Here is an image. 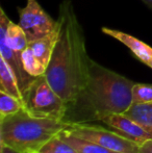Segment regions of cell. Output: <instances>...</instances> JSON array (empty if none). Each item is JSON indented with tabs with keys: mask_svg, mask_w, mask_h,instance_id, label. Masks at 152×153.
Instances as JSON below:
<instances>
[{
	"mask_svg": "<svg viewBox=\"0 0 152 153\" xmlns=\"http://www.w3.org/2000/svg\"><path fill=\"white\" fill-rule=\"evenodd\" d=\"M57 22L59 40L44 75L56 94L69 103L89 79L91 59L83 29L70 0H64L59 5Z\"/></svg>",
	"mask_w": 152,
	"mask_h": 153,
	"instance_id": "obj_1",
	"label": "cell"
},
{
	"mask_svg": "<svg viewBox=\"0 0 152 153\" xmlns=\"http://www.w3.org/2000/svg\"><path fill=\"white\" fill-rule=\"evenodd\" d=\"M132 80L91 59L83 89L67 103L62 121L73 124L101 122L112 114L125 113L132 104Z\"/></svg>",
	"mask_w": 152,
	"mask_h": 153,
	"instance_id": "obj_2",
	"label": "cell"
},
{
	"mask_svg": "<svg viewBox=\"0 0 152 153\" xmlns=\"http://www.w3.org/2000/svg\"><path fill=\"white\" fill-rule=\"evenodd\" d=\"M69 126L59 119L33 116L23 107L0 118V143L23 153H38L44 144Z\"/></svg>",
	"mask_w": 152,
	"mask_h": 153,
	"instance_id": "obj_3",
	"label": "cell"
},
{
	"mask_svg": "<svg viewBox=\"0 0 152 153\" xmlns=\"http://www.w3.org/2000/svg\"><path fill=\"white\" fill-rule=\"evenodd\" d=\"M23 104L33 116L59 120L63 119L67 108V103L52 89L45 75L36 77L23 93Z\"/></svg>",
	"mask_w": 152,
	"mask_h": 153,
	"instance_id": "obj_4",
	"label": "cell"
},
{
	"mask_svg": "<svg viewBox=\"0 0 152 153\" xmlns=\"http://www.w3.org/2000/svg\"><path fill=\"white\" fill-rule=\"evenodd\" d=\"M67 129L74 135L94 142L113 151L121 153H139L140 151V144L123 137L108 127L105 128L100 125L85 123L70 125Z\"/></svg>",
	"mask_w": 152,
	"mask_h": 153,
	"instance_id": "obj_5",
	"label": "cell"
},
{
	"mask_svg": "<svg viewBox=\"0 0 152 153\" xmlns=\"http://www.w3.org/2000/svg\"><path fill=\"white\" fill-rule=\"evenodd\" d=\"M19 15V24L24 30L29 43L54 31L59 26L57 21L53 20L43 10L37 0H27L26 5L20 8Z\"/></svg>",
	"mask_w": 152,
	"mask_h": 153,
	"instance_id": "obj_6",
	"label": "cell"
},
{
	"mask_svg": "<svg viewBox=\"0 0 152 153\" xmlns=\"http://www.w3.org/2000/svg\"><path fill=\"white\" fill-rule=\"evenodd\" d=\"M101 122L104 125H106L108 128L117 131L121 135L140 144V145L152 139L151 133H149L142 125H140L138 122L126 116L124 113L108 115L105 118H103Z\"/></svg>",
	"mask_w": 152,
	"mask_h": 153,
	"instance_id": "obj_7",
	"label": "cell"
},
{
	"mask_svg": "<svg viewBox=\"0 0 152 153\" xmlns=\"http://www.w3.org/2000/svg\"><path fill=\"white\" fill-rule=\"evenodd\" d=\"M0 41L17 52H22L29 43L20 24L10 21L3 8H0Z\"/></svg>",
	"mask_w": 152,
	"mask_h": 153,
	"instance_id": "obj_8",
	"label": "cell"
},
{
	"mask_svg": "<svg viewBox=\"0 0 152 153\" xmlns=\"http://www.w3.org/2000/svg\"><path fill=\"white\" fill-rule=\"evenodd\" d=\"M0 56L12 68L13 72L17 78V81H18L19 88H20L23 95V93L33 82L36 77L29 75L25 71L22 64V59H21V52H17V51L13 50L3 41H0Z\"/></svg>",
	"mask_w": 152,
	"mask_h": 153,
	"instance_id": "obj_9",
	"label": "cell"
},
{
	"mask_svg": "<svg viewBox=\"0 0 152 153\" xmlns=\"http://www.w3.org/2000/svg\"><path fill=\"white\" fill-rule=\"evenodd\" d=\"M102 31L125 45L136 55V57L140 62H144L147 66L150 64V62L152 61V47L147 45L146 43L134 38L131 34L117 30V29H110L108 28V27H103Z\"/></svg>",
	"mask_w": 152,
	"mask_h": 153,
	"instance_id": "obj_10",
	"label": "cell"
},
{
	"mask_svg": "<svg viewBox=\"0 0 152 153\" xmlns=\"http://www.w3.org/2000/svg\"><path fill=\"white\" fill-rule=\"evenodd\" d=\"M59 28L57 26V28L54 31L50 32L49 34L43 36V38L28 43V46L31 48L33 52L40 59V62L44 66H46V69L51 59V56H52L57 40H59Z\"/></svg>",
	"mask_w": 152,
	"mask_h": 153,
	"instance_id": "obj_11",
	"label": "cell"
},
{
	"mask_svg": "<svg viewBox=\"0 0 152 153\" xmlns=\"http://www.w3.org/2000/svg\"><path fill=\"white\" fill-rule=\"evenodd\" d=\"M59 137L69 143L74 149L78 153H121V152H116L113 150H110L105 147L98 145V144L94 143V142L87 141L82 137H79L77 135H74L68 129H64L59 133Z\"/></svg>",
	"mask_w": 152,
	"mask_h": 153,
	"instance_id": "obj_12",
	"label": "cell"
},
{
	"mask_svg": "<svg viewBox=\"0 0 152 153\" xmlns=\"http://www.w3.org/2000/svg\"><path fill=\"white\" fill-rule=\"evenodd\" d=\"M0 91L20 99L23 102V95L19 88L18 81L7 62L0 56Z\"/></svg>",
	"mask_w": 152,
	"mask_h": 153,
	"instance_id": "obj_13",
	"label": "cell"
},
{
	"mask_svg": "<svg viewBox=\"0 0 152 153\" xmlns=\"http://www.w3.org/2000/svg\"><path fill=\"white\" fill-rule=\"evenodd\" d=\"M124 114L142 125L152 134V102L131 104Z\"/></svg>",
	"mask_w": 152,
	"mask_h": 153,
	"instance_id": "obj_14",
	"label": "cell"
},
{
	"mask_svg": "<svg viewBox=\"0 0 152 153\" xmlns=\"http://www.w3.org/2000/svg\"><path fill=\"white\" fill-rule=\"evenodd\" d=\"M21 59H22V64L25 71L29 75H31V76H42L46 72V66H44L40 62V59L36 56L35 53L33 52V50H31V48L29 46H27L21 52Z\"/></svg>",
	"mask_w": 152,
	"mask_h": 153,
	"instance_id": "obj_15",
	"label": "cell"
},
{
	"mask_svg": "<svg viewBox=\"0 0 152 153\" xmlns=\"http://www.w3.org/2000/svg\"><path fill=\"white\" fill-rule=\"evenodd\" d=\"M24 107L20 99L7 94L6 92L0 91V118L18 113Z\"/></svg>",
	"mask_w": 152,
	"mask_h": 153,
	"instance_id": "obj_16",
	"label": "cell"
},
{
	"mask_svg": "<svg viewBox=\"0 0 152 153\" xmlns=\"http://www.w3.org/2000/svg\"><path fill=\"white\" fill-rule=\"evenodd\" d=\"M38 153H78L66 141L59 137V134L49 140L41 147Z\"/></svg>",
	"mask_w": 152,
	"mask_h": 153,
	"instance_id": "obj_17",
	"label": "cell"
},
{
	"mask_svg": "<svg viewBox=\"0 0 152 153\" xmlns=\"http://www.w3.org/2000/svg\"><path fill=\"white\" fill-rule=\"evenodd\" d=\"M152 102V85L134 83L132 88V104Z\"/></svg>",
	"mask_w": 152,
	"mask_h": 153,
	"instance_id": "obj_18",
	"label": "cell"
},
{
	"mask_svg": "<svg viewBox=\"0 0 152 153\" xmlns=\"http://www.w3.org/2000/svg\"><path fill=\"white\" fill-rule=\"evenodd\" d=\"M139 153H152V139L141 144Z\"/></svg>",
	"mask_w": 152,
	"mask_h": 153,
	"instance_id": "obj_19",
	"label": "cell"
},
{
	"mask_svg": "<svg viewBox=\"0 0 152 153\" xmlns=\"http://www.w3.org/2000/svg\"><path fill=\"white\" fill-rule=\"evenodd\" d=\"M0 151H1V153H23L3 143H0Z\"/></svg>",
	"mask_w": 152,
	"mask_h": 153,
	"instance_id": "obj_20",
	"label": "cell"
},
{
	"mask_svg": "<svg viewBox=\"0 0 152 153\" xmlns=\"http://www.w3.org/2000/svg\"><path fill=\"white\" fill-rule=\"evenodd\" d=\"M143 1H144L145 3H146L147 5H148L149 7H150L151 10H152V0H143Z\"/></svg>",
	"mask_w": 152,
	"mask_h": 153,
	"instance_id": "obj_21",
	"label": "cell"
},
{
	"mask_svg": "<svg viewBox=\"0 0 152 153\" xmlns=\"http://www.w3.org/2000/svg\"><path fill=\"white\" fill-rule=\"evenodd\" d=\"M148 66H149V67H150V68L152 69V61L150 62V64H149V65H148Z\"/></svg>",
	"mask_w": 152,
	"mask_h": 153,
	"instance_id": "obj_22",
	"label": "cell"
}]
</instances>
